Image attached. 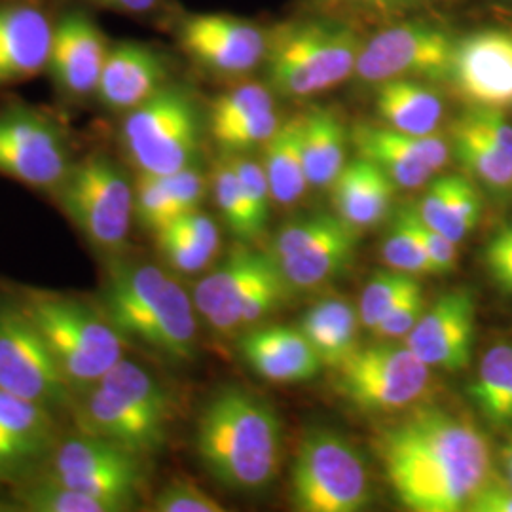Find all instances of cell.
I'll return each instance as SVG.
<instances>
[{
	"label": "cell",
	"instance_id": "cell-1",
	"mask_svg": "<svg viewBox=\"0 0 512 512\" xmlns=\"http://www.w3.org/2000/svg\"><path fill=\"white\" fill-rule=\"evenodd\" d=\"M391 490L408 511L461 512L492 471L490 442L465 416L418 408L378 439Z\"/></svg>",
	"mask_w": 512,
	"mask_h": 512
},
{
	"label": "cell",
	"instance_id": "cell-2",
	"mask_svg": "<svg viewBox=\"0 0 512 512\" xmlns=\"http://www.w3.org/2000/svg\"><path fill=\"white\" fill-rule=\"evenodd\" d=\"M196 452L207 473L236 492H258L281 459V421L274 408L238 387L217 393L196 427Z\"/></svg>",
	"mask_w": 512,
	"mask_h": 512
},
{
	"label": "cell",
	"instance_id": "cell-3",
	"mask_svg": "<svg viewBox=\"0 0 512 512\" xmlns=\"http://www.w3.org/2000/svg\"><path fill=\"white\" fill-rule=\"evenodd\" d=\"M110 323L173 361H190L198 321L192 296L152 264L118 266L105 285L103 308Z\"/></svg>",
	"mask_w": 512,
	"mask_h": 512
},
{
	"label": "cell",
	"instance_id": "cell-4",
	"mask_svg": "<svg viewBox=\"0 0 512 512\" xmlns=\"http://www.w3.org/2000/svg\"><path fill=\"white\" fill-rule=\"evenodd\" d=\"M171 403L162 384L143 366L122 359L74 404L80 433L109 440L135 456L164 446Z\"/></svg>",
	"mask_w": 512,
	"mask_h": 512
},
{
	"label": "cell",
	"instance_id": "cell-5",
	"mask_svg": "<svg viewBox=\"0 0 512 512\" xmlns=\"http://www.w3.org/2000/svg\"><path fill=\"white\" fill-rule=\"evenodd\" d=\"M363 40V29L340 19L302 14L285 21L268 38V86L294 99L336 88L355 73Z\"/></svg>",
	"mask_w": 512,
	"mask_h": 512
},
{
	"label": "cell",
	"instance_id": "cell-6",
	"mask_svg": "<svg viewBox=\"0 0 512 512\" xmlns=\"http://www.w3.org/2000/svg\"><path fill=\"white\" fill-rule=\"evenodd\" d=\"M21 308L44 336L73 391L90 389L112 366L126 359L124 334L103 310L46 291L25 294Z\"/></svg>",
	"mask_w": 512,
	"mask_h": 512
},
{
	"label": "cell",
	"instance_id": "cell-7",
	"mask_svg": "<svg viewBox=\"0 0 512 512\" xmlns=\"http://www.w3.org/2000/svg\"><path fill=\"white\" fill-rule=\"evenodd\" d=\"M120 120L118 143L137 173L169 175L198 164L207 116L181 82H171Z\"/></svg>",
	"mask_w": 512,
	"mask_h": 512
},
{
	"label": "cell",
	"instance_id": "cell-8",
	"mask_svg": "<svg viewBox=\"0 0 512 512\" xmlns=\"http://www.w3.org/2000/svg\"><path fill=\"white\" fill-rule=\"evenodd\" d=\"M61 209L99 251H120L135 217V183L116 158L93 150L74 162L55 190Z\"/></svg>",
	"mask_w": 512,
	"mask_h": 512
},
{
	"label": "cell",
	"instance_id": "cell-9",
	"mask_svg": "<svg viewBox=\"0 0 512 512\" xmlns=\"http://www.w3.org/2000/svg\"><path fill=\"white\" fill-rule=\"evenodd\" d=\"M76 160L73 137L54 112L19 99L0 105V177L55 194Z\"/></svg>",
	"mask_w": 512,
	"mask_h": 512
},
{
	"label": "cell",
	"instance_id": "cell-10",
	"mask_svg": "<svg viewBox=\"0 0 512 512\" xmlns=\"http://www.w3.org/2000/svg\"><path fill=\"white\" fill-rule=\"evenodd\" d=\"M291 490L294 507L302 512H359L372 501L365 459L329 429H315L300 440Z\"/></svg>",
	"mask_w": 512,
	"mask_h": 512
},
{
	"label": "cell",
	"instance_id": "cell-11",
	"mask_svg": "<svg viewBox=\"0 0 512 512\" xmlns=\"http://www.w3.org/2000/svg\"><path fill=\"white\" fill-rule=\"evenodd\" d=\"M165 31L196 69L217 78H243L264 65L270 38V31L253 19L181 8Z\"/></svg>",
	"mask_w": 512,
	"mask_h": 512
},
{
	"label": "cell",
	"instance_id": "cell-12",
	"mask_svg": "<svg viewBox=\"0 0 512 512\" xmlns=\"http://www.w3.org/2000/svg\"><path fill=\"white\" fill-rule=\"evenodd\" d=\"M456 38L431 19L389 23L363 40L353 74L376 86L399 78L448 80Z\"/></svg>",
	"mask_w": 512,
	"mask_h": 512
},
{
	"label": "cell",
	"instance_id": "cell-13",
	"mask_svg": "<svg viewBox=\"0 0 512 512\" xmlns=\"http://www.w3.org/2000/svg\"><path fill=\"white\" fill-rule=\"evenodd\" d=\"M431 382V366L406 346L357 348L338 366V387L365 412H397L416 403Z\"/></svg>",
	"mask_w": 512,
	"mask_h": 512
},
{
	"label": "cell",
	"instance_id": "cell-14",
	"mask_svg": "<svg viewBox=\"0 0 512 512\" xmlns=\"http://www.w3.org/2000/svg\"><path fill=\"white\" fill-rule=\"evenodd\" d=\"M112 40L97 12L73 2H57L46 76L61 103L69 107L95 103Z\"/></svg>",
	"mask_w": 512,
	"mask_h": 512
},
{
	"label": "cell",
	"instance_id": "cell-15",
	"mask_svg": "<svg viewBox=\"0 0 512 512\" xmlns=\"http://www.w3.org/2000/svg\"><path fill=\"white\" fill-rule=\"evenodd\" d=\"M0 391L52 412L71 403L74 393L21 304L0 306Z\"/></svg>",
	"mask_w": 512,
	"mask_h": 512
},
{
	"label": "cell",
	"instance_id": "cell-16",
	"mask_svg": "<svg viewBox=\"0 0 512 512\" xmlns=\"http://www.w3.org/2000/svg\"><path fill=\"white\" fill-rule=\"evenodd\" d=\"M357 251V230L338 215L315 213L291 222L275 239L274 258L287 285L315 289L342 274Z\"/></svg>",
	"mask_w": 512,
	"mask_h": 512
},
{
	"label": "cell",
	"instance_id": "cell-17",
	"mask_svg": "<svg viewBox=\"0 0 512 512\" xmlns=\"http://www.w3.org/2000/svg\"><path fill=\"white\" fill-rule=\"evenodd\" d=\"M55 482L97 495L124 511L135 503L143 482L139 456L109 440L80 433L57 442L46 475Z\"/></svg>",
	"mask_w": 512,
	"mask_h": 512
},
{
	"label": "cell",
	"instance_id": "cell-18",
	"mask_svg": "<svg viewBox=\"0 0 512 512\" xmlns=\"http://www.w3.org/2000/svg\"><path fill=\"white\" fill-rule=\"evenodd\" d=\"M446 82L469 109H512V31L484 27L456 38Z\"/></svg>",
	"mask_w": 512,
	"mask_h": 512
},
{
	"label": "cell",
	"instance_id": "cell-19",
	"mask_svg": "<svg viewBox=\"0 0 512 512\" xmlns=\"http://www.w3.org/2000/svg\"><path fill=\"white\" fill-rule=\"evenodd\" d=\"M171 82H175L173 61L165 48L139 38H114L95 105L109 114L124 116Z\"/></svg>",
	"mask_w": 512,
	"mask_h": 512
},
{
	"label": "cell",
	"instance_id": "cell-20",
	"mask_svg": "<svg viewBox=\"0 0 512 512\" xmlns=\"http://www.w3.org/2000/svg\"><path fill=\"white\" fill-rule=\"evenodd\" d=\"M57 2L0 0V88L46 74Z\"/></svg>",
	"mask_w": 512,
	"mask_h": 512
},
{
	"label": "cell",
	"instance_id": "cell-21",
	"mask_svg": "<svg viewBox=\"0 0 512 512\" xmlns=\"http://www.w3.org/2000/svg\"><path fill=\"white\" fill-rule=\"evenodd\" d=\"M359 158L378 165L397 188L416 190L442 171L452 156L450 141L431 135H408L387 126L359 124L351 131Z\"/></svg>",
	"mask_w": 512,
	"mask_h": 512
},
{
	"label": "cell",
	"instance_id": "cell-22",
	"mask_svg": "<svg viewBox=\"0 0 512 512\" xmlns=\"http://www.w3.org/2000/svg\"><path fill=\"white\" fill-rule=\"evenodd\" d=\"M476 334L475 296L458 289L440 296L404 338L425 365L458 372L471 363Z\"/></svg>",
	"mask_w": 512,
	"mask_h": 512
},
{
	"label": "cell",
	"instance_id": "cell-23",
	"mask_svg": "<svg viewBox=\"0 0 512 512\" xmlns=\"http://www.w3.org/2000/svg\"><path fill=\"white\" fill-rule=\"evenodd\" d=\"M270 260V255L239 249L196 285L192 300L196 311L207 321L211 330L222 336H230L241 329V315L249 291Z\"/></svg>",
	"mask_w": 512,
	"mask_h": 512
},
{
	"label": "cell",
	"instance_id": "cell-24",
	"mask_svg": "<svg viewBox=\"0 0 512 512\" xmlns=\"http://www.w3.org/2000/svg\"><path fill=\"white\" fill-rule=\"evenodd\" d=\"M239 349L258 376L275 384L306 382L323 366L300 329H256L243 336Z\"/></svg>",
	"mask_w": 512,
	"mask_h": 512
},
{
	"label": "cell",
	"instance_id": "cell-25",
	"mask_svg": "<svg viewBox=\"0 0 512 512\" xmlns=\"http://www.w3.org/2000/svg\"><path fill=\"white\" fill-rule=\"evenodd\" d=\"M330 188L336 215L359 232L387 217L397 186L378 165L357 158L344 165Z\"/></svg>",
	"mask_w": 512,
	"mask_h": 512
},
{
	"label": "cell",
	"instance_id": "cell-26",
	"mask_svg": "<svg viewBox=\"0 0 512 512\" xmlns=\"http://www.w3.org/2000/svg\"><path fill=\"white\" fill-rule=\"evenodd\" d=\"M414 209L429 228L461 243L482 217V198L469 177L448 175L431 183Z\"/></svg>",
	"mask_w": 512,
	"mask_h": 512
},
{
	"label": "cell",
	"instance_id": "cell-27",
	"mask_svg": "<svg viewBox=\"0 0 512 512\" xmlns=\"http://www.w3.org/2000/svg\"><path fill=\"white\" fill-rule=\"evenodd\" d=\"M376 112L387 128L408 135L437 133L444 101L437 90L414 78L387 80L378 84Z\"/></svg>",
	"mask_w": 512,
	"mask_h": 512
},
{
	"label": "cell",
	"instance_id": "cell-28",
	"mask_svg": "<svg viewBox=\"0 0 512 512\" xmlns=\"http://www.w3.org/2000/svg\"><path fill=\"white\" fill-rule=\"evenodd\" d=\"M0 439L21 469L54 448V412L0 391Z\"/></svg>",
	"mask_w": 512,
	"mask_h": 512
},
{
	"label": "cell",
	"instance_id": "cell-29",
	"mask_svg": "<svg viewBox=\"0 0 512 512\" xmlns=\"http://www.w3.org/2000/svg\"><path fill=\"white\" fill-rule=\"evenodd\" d=\"M304 114L281 122L264 145V173L275 202L293 205L302 198L308 183L304 164Z\"/></svg>",
	"mask_w": 512,
	"mask_h": 512
},
{
	"label": "cell",
	"instance_id": "cell-30",
	"mask_svg": "<svg viewBox=\"0 0 512 512\" xmlns=\"http://www.w3.org/2000/svg\"><path fill=\"white\" fill-rule=\"evenodd\" d=\"M359 311L344 300H325L311 308L300 321L321 365L338 368L357 349Z\"/></svg>",
	"mask_w": 512,
	"mask_h": 512
},
{
	"label": "cell",
	"instance_id": "cell-31",
	"mask_svg": "<svg viewBox=\"0 0 512 512\" xmlns=\"http://www.w3.org/2000/svg\"><path fill=\"white\" fill-rule=\"evenodd\" d=\"M302 150L310 186L330 188L344 169L348 152V131L336 112L313 109L304 114Z\"/></svg>",
	"mask_w": 512,
	"mask_h": 512
},
{
	"label": "cell",
	"instance_id": "cell-32",
	"mask_svg": "<svg viewBox=\"0 0 512 512\" xmlns=\"http://www.w3.org/2000/svg\"><path fill=\"white\" fill-rule=\"evenodd\" d=\"M446 0H298L302 14L340 19L359 29L384 27L401 19L423 18Z\"/></svg>",
	"mask_w": 512,
	"mask_h": 512
},
{
	"label": "cell",
	"instance_id": "cell-33",
	"mask_svg": "<svg viewBox=\"0 0 512 512\" xmlns=\"http://www.w3.org/2000/svg\"><path fill=\"white\" fill-rule=\"evenodd\" d=\"M450 148L476 183L497 196H512V158L507 152L463 126L458 118L450 128Z\"/></svg>",
	"mask_w": 512,
	"mask_h": 512
},
{
	"label": "cell",
	"instance_id": "cell-34",
	"mask_svg": "<svg viewBox=\"0 0 512 512\" xmlns=\"http://www.w3.org/2000/svg\"><path fill=\"white\" fill-rule=\"evenodd\" d=\"M471 399L494 425L512 423V346L499 344L482 357Z\"/></svg>",
	"mask_w": 512,
	"mask_h": 512
},
{
	"label": "cell",
	"instance_id": "cell-35",
	"mask_svg": "<svg viewBox=\"0 0 512 512\" xmlns=\"http://www.w3.org/2000/svg\"><path fill=\"white\" fill-rule=\"evenodd\" d=\"M23 509L31 512H120V505L97 495L80 492L44 476L19 494Z\"/></svg>",
	"mask_w": 512,
	"mask_h": 512
},
{
	"label": "cell",
	"instance_id": "cell-36",
	"mask_svg": "<svg viewBox=\"0 0 512 512\" xmlns=\"http://www.w3.org/2000/svg\"><path fill=\"white\" fill-rule=\"evenodd\" d=\"M211 186L220 215L234 236L251 241L262 234L253 219V213L239 184L238 173L228 154H222V158L213 167Z\"/></svg>",
	"mask_w": 512,
	"mask_h": 512
},
{
	"label": "cell",
	"instance_id": "cell-37",
	"mask_svg": "<svg viewBox=\"0 0 512 512\" xmlns=\"http://www.w3.org/2000/svg\"><path fill=\"white\" fill-rule=\"evenodd\" d=\"M275 109L274 93L268 84L239 82L220 93L207 110V131H219L258 112Z\"/></svg>",
	"mask_w": 512,
	"mask_h": 512
},
{
	"label": "cell",
	"instance_id": "cell-38",
	"mask_svg": "<svg viewBox=\"0 0 512 512\" xmlns=\"http://www.w3.org/2000/svg\"><path fill=\"white\" fill-rule=\"evenodd\" d=\"M385 264L404 274L433 275L429 256L421 245L420 236L414 228L410 207L401 209L391 222L389 234L384 243Z\"/></svg>",
	"mask_w": 512,
	"mask_h": 512
},
{
	"label": "cell",
	"instance_id": "cell-39",
	"mask_svg": "<svg viewBox=\"0 0 512 512\" xmlns=\"http://www.w3.org/2000/svg\"><path fill=\"white\" fill-rule=\"evenodd\" d=\"M416 285H420L416 275L404 274L393 268L378 272L366 285L357 308L361 325L368 330L374 329L385 313L403 300Z\"/></svg>",
	"mask_w": 512,
	"mask_h": 512
},
{
	"label": "cell",
	"instance_id": "cell-40",
	"mask_svg": "<svg viewBox=\"0 0 512 512\" xmlns=\"http://www.w3.org/2000/svg\"><path fill=\"white\" fill-rule=\"evenodd\" d=\"M279 126H281L279 114L275 109H270L258 112L255 116L243 118L209 135L213 137V141L224 154H238L260 145L264 147Z\"/></svg>",
	"mask_w": 512,
	"mask_h": 512
},
{
	"label": "cell",
	"instance_id": "cell-41",
	"mask_svg": "<svg viewBox=\"0 0 512 512\" xmlns=\"http://www.w3.org/2000/svg\"><path fill=\"white\" fill-rule=\"evenodd\" d=\"M135 217L154 234L175 220V207L162 175L137 173L135 179Z\"/></svg>",
	"mask_w": 512,
	"mask_h": 512
},
{
	"label": "cell",
	"instance_id": "cell-42",
	"mask_svg": "<svg viewBox=\"0 0 512 512\" xmlns=\"http://www.w3.org/2000/svg\"><path fill=\"white\" fill-rule=\"evenodd\" d=\"M54 2H73L86 6L93 12H109L114 16L135 19L141 23L156 25L165 29L169 19L179 10L173 0H54Z\"/></svg>",
	"mask_w": 512,
	"mask_h": 512
},
{
	"label": "cell",
	"instance_id": "cell-43",
	"mask_svg": "<svg viewBox=\"0 0 512 512\" xmlns=\"http://www.w3.org/2000/svg\"><path fill=\"white\" fill-rule=\"evenodd\" d=\"M228 156H230L232 165L238 173L241 190L245 194V200L249 203V209L253 213L256 226H258L260 232H264V226H266L268 217H270V202L274 200L272 192H270L268 177L264 173V167L255 160L247 158L245 152L228 154Z\"/></svg>",
	"mask_w": 512,
	"mask_h": 512
},
{
	"label": "cell",
	"instance_id": "cell-44",
	"mask_svg": "<svg viewBox=\"0 0 512 512\" xmlns=\"http://www.w3.org/2000/svg\"><path fill=\"white\" fill-rule=\"evenodd\" d=\"M158 247L169 266L181 274H198L205 270L217 253L207 249L200 241L188 238L171 226H165L156 234Z\"/></svg>",
	"mask_w": 512,
	"mask_h": 512
},
{
	"label": "cell",
	"instance_id": "cell-45",
	"mask_svg": "<svg viewBox=\"0 0 512 512\" xmlns=\"http://www.w3.org/2000/svg\"><path fill=\"white\" fill-rule=\"evenodd\" d=\"M158 512H222L224 507L215 497L205 494L190 480H173L154 499Z\"/></svg>",
	"mask_w": 512,
	"mask_h": 512
},
{
	"label": "cell",
	"instance_id": "cell-46",
	"mask_svg": "<svg viewBox=\"0 0 512 512\" xmlns=\"http://www.w3.org/2000/svg\"><path fill=\"white\" fill-rule=\"evenodd\" d=\"M162 177L175 207V219L200 209L207 192V177L203 175L198 164L188 165L184 169L162 175Z\"/></svg>",
	"mask_w": 512,
	"mask_h": 512
},
{
	"label": "cell",
	"instance_id": "cell-47",
	"mask_svg": "<svg viewBox=\"0 0 512 512\" xmlns=\"http://www.w3.org/2000/svg\"><path fill=\"white\" fill-rule=\"evenodd\" d=\"M425 308L427 304L420 283L387 311L370 332L378 338H406L408 332L418 325Z\"/></svg>",
	"mask_w": 512,
	"mask_h": 512
},
{
	"label": "cell",
	"instance_id": "cell-48",
	"mask_svg": "<svg viewBox=\"0 0 512 512\" xmlns=\"http://www.w3.org/2000/svg\"><path fill=\"white\" fill-rule=\"evenodd\" d=\"M410 215L414 228L418 232L421 239V245L425 249V253L429 256V262L433 266V275H444L454 272L456 262H458V243H454L452 239L446 238L439 234L437 230L429 228L423 220L418 217L414 205H410Z\"/></svg>",
	"mask_w": 512,
	"mask_h": 512
},
{
	"label": "cell",
	"instance_id": "cell-49",
	"mask_svg": "<svg viewBox=\"0 0 512 512\" xmlns=\"http://www.w3.org/2000/svg\"><path fill=\"white\" fill-rule=\"evenodd\" d=\"M484 266L499 291L512 294V224L501 228L486 243Z\"/></svg>",
	"mask_w": 512,
	"mask_h": 512
},
{
	"label": "cell",
	"instance_id": "cell-50",
	"mask_svg": "<svg viewBox=\"0 0 512 512\" xmlns=\"http://www.w3.org/2000/svg\"><path fill=\"white\" fill-rule=\"evenodd\" d=\"M465 511L512 512V482L507 475H499L494 469L484 478L480 488L471 497Z\"/></svg>",
	"mask_w": 512,
	"mask_h": 512
},
{
	"label": "cell",
	"instance_id": "cell-51",
	"mask_svg": "<svg viewBox=\"0 0 512 512\" xmlns=\"http://www.w3.org/2000/svg\"><path fill=\"white\" fill-rule=\"evenodd\" d=\"M167 226L175 228L177 232H181V234L188 236V238H194L196 241H200L202 245H205L207 249H211L213 253L219 251V226L215 224V220L211 219L209 215L202 213L200 209H198V211H192V213H186V215H181L179 219L169 222Z\"/></svg>",
	"mask_w": 512,
	"mask_h": 512
},
{
	"label": "cell",
	"instance_id": "cell-52",
	"mask_svg": "<svg viewBox=\"0 0 512 512\" xmlns=\"http://www.w3.org/2000/svg\"><path fill=\"white\" fill-rule=\"evenodd\" d=\"M18 465H16V461L14 458L10 456V452H8V448L4 446V442L0 439V480H4V478H8V476L14 475V473H18Z\"/></svg>",
	"mask_w": 512,
	"mask_h": 512
},
{
	"label": "cell",
	"instance_id": "cell-53",
	"mask_svg": "<svg viewBox=\"0 0 512 512\" xmlns=\"http://www.w3.org/2000/svg\"><path fill=\"white\" fill-rule=\"evenodd\" d=\"M503 465H505V475L512 482V437L509 442H507V446H505V450H503Z\"/></svg>",
	"mask_w": 512,
	"mask_h": 512
},
{
	"label": "cell",
	"instance_id": "cell-54",
	"mask_svg": "<svg viewBox=\"0 0 512 512\" xmlns=\"http://www.w3.org/2000/svg\"><path fill=\"white\" fill-rule=\"evenodd\" d=\"M509 2H512V0H509Z\"/></svg>",
	"mask_w": 512,
	"mask_h": 512
}]
</instances>
